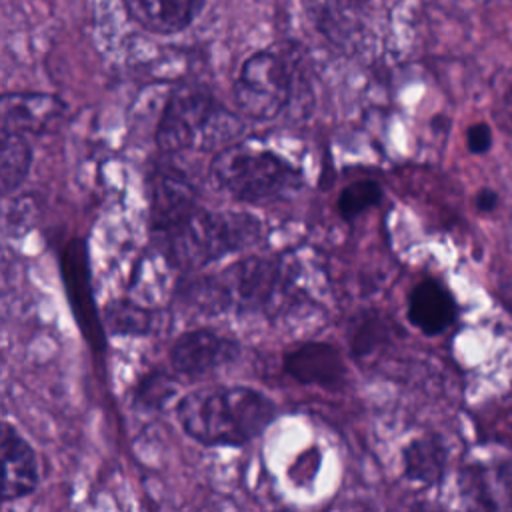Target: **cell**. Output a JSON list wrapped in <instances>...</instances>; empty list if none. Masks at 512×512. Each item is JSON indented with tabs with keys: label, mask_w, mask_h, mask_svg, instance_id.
Segmentation results:
<instances>
[{
	"label": "cell",
	"mask_w": 512,
	"mask_h": 512,
	"mask_svg": "<svg viewBox=\"0 0 512 512\" xmlns=\"http://www.w3.org/2000/svg\"><path fill=\"white\" fill-rule=\"evenodd\" d=\"M176 418L202 446H242L274 422L276 406L250 386H208L182 396Z\"/></svg>",
	"instance_id": "6da1fadb"
},
{
	"label": "cell",
	"mask_w": 512,
	"mask_h": 512,
	"mask_svg": "<svg viewBox=\"0 0 512 512\" xmlns=\"http://www.w3.org/2000/svg\"><path fill=\"white\" fill-rule=\"evenodd\" d=\"M154 234L160 240L166 260L190 272L258 242L262 222L250 212H214L194 204L154 230Z\"/></svg>",
	"instance_id": "7a4b0ae2"
},
{
	"label": "cell",
	"mask_w": 512,
	"mask_h": 512,
	"mask_svg": "<svg viewBox=\"0 0 512 512\" xmlns=\"http://www.w3.org/2000/svg\"><path fill=\"white\" fill-rule=\"evenodd\" d=\"M288 266L278 258H242L214 276L190 284L196 302L208 312H278L290 296Z\"/></svg>",
	"instance_id": "3957f363"
},
{
	"label": "cell",
	"mask_w": 512,
	"mask_h": 512,
	"mask_svg": "<svg viewBox=\"0 0 512 512\" xmlns=\"http://www.w3.org/2000/svg\"><path fill=\"white\" fill-rule=\"evenodd\" d=\"M212 182L244 204L286 200L304 184L302 172L282 156L248 144L220 148L210 162Z\"/></svg>",
	"instance_id": "277c9868"
},
{
	"label": "cell",
	"mask_w": 512,
	"mask_h": 512,
	"mask_svg": "<svg viewBox=\"0 0 512 512\" xmlns=\"http://www.w3.org/2000/svg\"><path fill=\"white\" fill-rule=\"evenodd\" d=\"M238 130L236 118L218 106L214 96L202 86L178 88L166 102L158 128L156 146L174 154L194 148L198 142H224Z\"/></svg>",
	"instance_id": "5b68a950"
},
{
	"label": "cell",
	"mask_w": 512,
	"mask_h": 512,
	"mask_svg": "<svg viewBox=\"0 0 512 512\" xmlns=\"http://www.w3.org/2000/svg\"><path fill=\"white\" fill-rule=\"evenodd\" d=\"M296 70L274 50H260L244 60L234 82L236 108L252 120L280 116L296 98Z\"/></svg>",
	"instance_id": "8992f818"
},
{
	"label": "cell",
	"mask_w": 512,
	"mask_h": 512,
	"mask_svg": "<svg viewBox=\"0 0 512 512\" xmlns=\"http://www.w3.org/2000/svg\"><path fill=\"white\" fill-rule=\"evenodd\" d=\"M240 356V344L210 328L180 334L170 348V364L184 376H206Z\"/></svg>",
	"instance_id": "52a82bcc"
},
{
	"label": "cell",
	"mask_w": 512,
	"mask_h": 512,
	"mask_svg": "<svg viewBox=\"0 0 512 512\" xmlns=\"http://www.w3.org/2000/svg\"><path fill=\"white\" fill-rule=\"evenodd\" d=\"M2 500L14 502L32 494L38 486V462L32 446L10 424H2Z\"/></svg>",
	"instance_id": "ba28073f"
},
{
	"label": "cell",
	"mask_w": 512,
	"mask_h": 512,
	"mask_svg": "<svg viewBox=\"0 0 512 512\" xmlns=\"http://www.w3.org/2000/svg\"><path fill=\"white\" fill-rule=\"evenodd\" d=\"M284 370L300 384L336 388L346 378V364L338 348L326 342H306L284 356Z\"/></svg>",
	"instance_id": "9c48e42d"
},
{
	"label": "cell",
	"mask_w": 512,
	"mask_h": 512,
	"mask_svg": "<svg viewBox=\"0 0 512 512\" xmlns=\"http://www.w3.org/2000/svg\"><path fill=\"white\" fill-rule=\"evenodd\" d=\"M0 110V128L20 134H38L64 112V102L52 94L14 92L2 96Z\"/></svg>",
	"instance_id": "30bf717a"
},
{
	"label": "cell",
	"mask_w": 512,
	"mask_h": 512,
	"mask_svg": "<svg viewBox=\"0 0 512 512\" xmlns=\"http://www.w3.org/2000/svg\"><path fill=\"white\" fill-rule=\"evenodd\" d=\"M456 318L452 294L436 280L418 282L408 296V320L426 336L444 332Z\"/></svg>",
	"instance_id": "8fae6325"
},
{
	"label": "cell",
	"mask_w": 512,
	"mask_h": 512,
	"mask_svg": "<svg viewBox=\"0 0 512 512\" xmlns=\"http://www.w3.org/2000/svg\"><path fill=\"white\" fill-rule=\"evenodd\" d=\"M206 0H124L128 16L156 34L184 30L200 14Z\"/></svg>",
	"instance_id": "7c38bea8"
},
{
	"label": "cell",
	"mask_w": 512,
	"mask_h": 512,
	"mask_svg": "<svg viewBox=\"0 0 512 512\" xmlns=\"http://www.w3.org/2000/svg\"><path fill=\"white\" fill-rule=\"evenodd\" d=\"M404 474L412 482L432 486L442 480L446 468V446L438 436L414 438L402 450Z\"/></svg>",
	"instance_id": "4fadbf2b"
},
{
	"label": "cell",
	"mask_w": 512,
	"mask_h": 512,
	"mask_svg": "<svg viewBox=\"0 0 512 512\" xmlns=\"http://www.w3.org/2000/svg\"><path fill=\"white\" fill-rule=\"evenodd\" d=\"M32 166V146L26 134L0 128V190L4 196L16 192Z\"/></svg>",
	"instance_id": "5bb4252c"
},
{
	"label": "cell",
	"mask_w": 512,
	"mask_h": 512,
	"mask_svg": "<svg viewBox=\"0 0 512 512\" xmlns=\"http://www.w3.org/2000/svg\"><path fill=\"white\" fill-rule=\"evenodd\" d=\"M102 322L104 326H108V330L112 334H122V336H144L148 332H152L154 328V314L144 308L138 306L130 300H112L106 304L104 314H102Z\"/></svg>",
	"instance_id": "9a60e30c"
},
{
	"label": "cell",
	"mask_w": 512,
	"mask_h": 512,
	"mask_svg": "<svg viewBox=\"0 0 512 512\" xmlns=\"http://www.w3.org/2000/svg\"><path fill=\"white\" fill-rule=\"evenodd\" d=\"M382 194L384 192H382V188L376 180H370V178L356 180V182L342 188V192L336 200V210H338L342 220L352 222L362 212L376 206L382 200Z\"/></svg>",
	"instance_id": "2e32d148"
},
{
	"label": "cell",
	"mask_w": 512,
	"mask_h": 512,
	"mask_svg": "<svg viewBox=\"0 0 512 512\" xmlns=\"http://www.w3.org/2000/svg\"><path fill=\"white\" fill-rule=\"evenodd\" d=\"M174 392L176 388L172 378H168L164 372H152L140 382L136 390V402L144 408L158 410L174 396Z\"/></svg>",
	"instance_id": "e0dca14e"
},
{
	"label": "cell",
	"mask_w": 512,
	"mask_h": 512,
	"mask_svg": "<svg viewBox=\"0 0 512 512\" xmlns=\"http://www.w3.org/2000/svg\"><path fill=\"white\" fill-rule=\"evenodd\" d=\"M492 490L488 494H494L496 508H512V462L500 464L490 480Z\"/></svg>",
	"instance_id": "ac0fdd59"
},
{
	"label": "cell",
	"mask_w": 512,
	"mask_h": 512,
	"mask_svg": "<svg viewBox=\"0 0 512 512\" xmlns=\"http://www.w3.org/2000/svg\"><path fill=\"white\" fill-rule=\"evenodd\" d=\"M466 144L470 148V152L474 154H482L490 148L492 144V132L486 124H474L468 128L466 132Z\"/></svg>",
	"instance_id": "d6986e66"
},
{
	"label": "cell",
	"mask_w": 512,
	"mask_h": 512,
	"mask_svg": "<svg viewBox=\"0 0 512 512\" xmlns=\"http://www.w3.org/2000/svg\"><path fill=\"white\" fill-rule=\"evenodd\" d=\"M498 106L504 112V120L512 124V78H506L500 92H498Z\"/></svg>",
	"instance_id": "ffe728a7"
},
{
	"label": "cell",
	"mask_w": 512,
	"mask_h": 512,
	"mask_svg": "<svg viewBox=\"0 0 512 512\" xmlns=\"http://www.w3.org/2000/svg\"><path fill=\"white\" fill-rule=\"evenodd\" d=\"M476 204L480 210H492L496 206V194L492 190H482L476 198Z\"/></svg>",
	"instance_id": "44dd1931"
},
{
	"label": "cell",
	"mask_w": 512,
	"mask_h": 512,
	"mask_svg": "<svg viewBox=\"0 0 512 512\" xmlns=\"http://www.w3.org/2000/svg\"><path fill=\"white\" fill-rule=\"evenodd\" d=\"M336 8H340V10H352L356 4H360V2H364V0H330Z\"/></svg>",
	"instance_id": "7402d4cb"
}]
</instances>
